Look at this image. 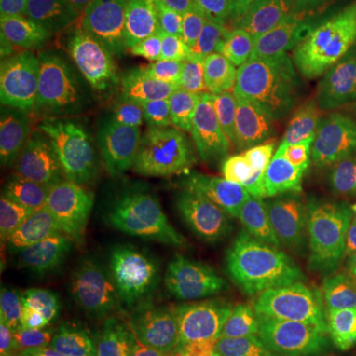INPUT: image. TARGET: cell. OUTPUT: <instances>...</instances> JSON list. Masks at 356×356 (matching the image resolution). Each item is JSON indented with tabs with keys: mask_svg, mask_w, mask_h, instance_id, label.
Returning <instances> with one entry per match:
<instances>
[{
	"mask_svg": "<svg viewBox=\"0 0 356 356\" xmlns=\"http://www.w3.org/2000/svg\"><path fill=\"white\" fill-rule=\"evenodd\" d=\"M337 16H343L346 20L356 24V0H313Z\"/></svg>",
	"mask_w": 356,
	"mask_h": 356,
	"instance_id": "cell-23",
	"label": "cell"
},
{
	"mask_svg": "<svg viewBox=\"0 0 356 356\" xmlns=\"http://www.w3.org/2000/svg\"><path fill=\"white\" fill-rule=\"evenodd\" d=\"M299 153L321 163L356 170V123L318 119L311 125L283 133Z\"/></svg>",
	"mask_w": 356,
	"mask_h": 356,
	"instance_id": "cell-16",
	"label": "cell"
},
{
	"mask_svg": "<svg viewBox=\"0 0 356 356\" xmlns=\"http://www.w3.org/2000/svg\"><path fill=\"white\" fill-rule=\"evenodd\" d=\"M133 99L166 156L194 184H216L238 168L242 159L224 105L165 54L137 67Z\"/></svg>",
	"mask_w": 356,
	"mask_h": 356,
	"instance_id": "cell-3",
	"label": "cell"
},
{
	"mask_svg": "<svg viewBox=\"0 0 356 356\" xmlns=\"http://www.w3.org/2000/svg\"><path fill=\"white\" fill-rule=\"evenodd\" d=\"M243 194L277 206L337 198L356 170L299 153L285 135L255 140L242 154Z\"/></svg>",
	"mask_w": 356,
	"mask_h": 356,
	"instance_id": "cell-11",
	"label": "cell"
},
{
	"mask_svg": "<svg viewBox=\"0 0 356 356\" xmlns=\"http://www.w3.org/2000/svg\"><path fill=\"white\" fill-rule=\"evenodd\" d=\"M0 58L2 74L26 93L48 102L83 95L105 72L103 65L48 30L2 32Z\"/></svg>",
	"mask_w": 356,
	"mask_h": 356,
	"instance_id": "cell-12",
	"label": "cell"
},
{
	"mask_svg": "<svg viewBox=\"0 0 356 356\" xmlns=\"http://www.w3.org/2000/svg\"><path fill=\"white\" fill-rule=\"evenodd\" d=\"M283 277L281 257L220 236L194 269L196 293L212 341L224 353L248 348L266 334Z\"/></svg>",
	"mask_w": 356,
	"mask_h": 356,
	"instance_id": "cell-7",
	"label": "cell"
},
{
	"mask_svg": "<svg viewBox=\"0 0 356 356\" xmlns=\"http://www.w3.org/2000/svg\"><path fill=\"white\" fill-rule=\"evenodd\" d=\"M79 121L65 102H44L10 117L0 137L2 210L67 226L77 175Z\"/></svg>",
	"mask_w": 356,
	"mask_h": 356,
	"instance_id": "cell-4",
	"label": "cell"
},
{
	"mask_svg": "<svg viewBox=\"0 0 356 356\" xmlns=\"http://www.w3.org/2000/svg\"><path fill=\"white\" fill-rule=\"evenodd\" d=\"M79 149L67 228L103 234L153 224L165 206V184L147 137L121 107H77Z\"/></svg>",
	"mask_w": 356,
	"mask_h": 356,
	"instance_id": "cell-1",
	"label": "cell"
},
{
	"mask_svg": "<svg viewBox=\"0 0 356 356\" xmlns=\"http://www.w3.org/2000/svg\"><path fill=\"white\" fill-rule=\"evenodd\" d=\"M344 250L356 257V177L337 196Z\"/></svg>",
	"mask_w": 356,
	"mask_h": 356,
	"instance_id": "cell-21",
	"label": "cell"
},
{
	"mask_svg": "<svg viewBox=\"0 0 356 356\" xmlns=\"http://www.w3.org/2000/svg\"><path fill=\"white\" fill-rule=\"evenodd\" d=\"M317 60L315 24L307 0H255L250 44L254 97H264Z\"/></svg>",
	"mask_w": 356,
	"mask_h": 356,
	"instance_id": "cell-13",
	"label": "cell"
},
{
	"mask_svg": "<svg viewBox=\"0 0 356 356\" xmlns=\"http://www.w3.org/2000/svg\"><path fill=\"white\" fill-rule=\"evenodd\" d=\"M323 74L315 62V65L287 77L271 91H267L261 97V103L269 111L289 115L299 123H315L323 109Z\"/></svg>",
	"mask_w": 356,
	"mask_h": 356,
	"instance_id": "cell-17",
	"label": "cell"
},
{
	"mask_svg": "<svg viewBox=\"0 0 356 356\" xmlns=\"http://www.w3.org/2000/svg\"><path fill=\"white\" fill-rule=\"evenodd\" d=\"M161 26L131 0H56L51 32L105 70L135 58Z\"/></svg>",
	"mask_w": 356,
	"mask_h": 356,
	"instance_id": "cell-10",
	"label": "cell"
},
{
	"mask_svg": "<svg viewBox=\"0 0 356 356\" xmlns=\"http://www.w3.org/2000/svg\"><path fill=\"white\" fill-rule=\"evenodd\" d=\"M32 346L51 356H127V341L99 277L65 261L30 329Z\"/></svg>",
	"mask_w": 356,
	"mask_h": 356,
	"instance_id": "cell-8",
	"label": "cell"
},
{
	"mask_svg": "<svg viewBox=\"0 0 356 356\" xmlns=\"http://www.w3.org/2000/svg\"><path fill=\"white\" fill-rule=\"evenodd\" d=\"M266 339L297 355L356 348V257L297 254L283 271Z\"/></svg>",
	"mask_w": 356,
	"mask_h": 356,
	"instance_id": "cell-5",
	"label": "cell"
},
{
	"mask_svg": "<svg viewBox=\"0 0 356 356\" xmlns=\"http://www.w3.org/2000/svg\"><path fill=\"white\" fill-rule=\"evenodd\" d=\"M18 356H51V355H46V353H42V350H38V348H34V346H30L28 350H24V353H20Z\"/></svg>",
	"mask_w": 356,
	"mask_h": 356,
	"instance_id": "cell-24",
	"label": "cell"
},
{
	"mask_svg": "<svg viewBox=\"0 0 356 356\" xmlns=\"http://www.w3.org/2000/svg\"><path fill=\"white\" fill-rule=\"evenodd\" d=\"M54 226L8 214L0 238V321L6 332L32 329L46 297L64 269Z\"/></svg>",
	"mask_w": 356,
	"mask_h": 356,
	"instance_id": "cell-9",
	"label": "cell"
},
{
	"mask_svg": "<svg viewBox=\"0 0 356 356\" xmlns=\"http://www.w3.org/2000/svg\"><path fill=\"white\" fill-rule=\"evenodd\" d=\"M131 2L147 16H151L161 28H165L168 20L175 16V13L186 0H131Z\"/></svg>",
	"mask_w": 356,
	"mask_h": 356,
	"instance_id": "cell-22",
	"label": "cell"
},
{
	"mask_svg": "<svg viewBox=\"0 0 356 356\" xmlns=\"http://www.w3.org/2000/svg\"><path fill=\"white\" fill-rule=\"evenodd\" d=\"M56 0H0L2 32H51Z\"/></svg>",
	"mask_w": 356,
	"mask_h": 356,
	"instance_id": "cell-20",
	"label": "cell"
},
{
	"mask_svg": "<svg viewBox=\"0 0 356 356\" xmlns=\"http://www.w3.org/2000/svg\"><path fill=\"white\" fill-rule=\"evenodd\" d=\"M323 74V109L318 119L355 121L356 123V72L339 70L317 60Z\"/></svg>",
	"mask_w": 356,
	"mask_h": 356,
	"instance_id": "cell-19",
	"label": "cell"
},
{
	"mask_svg": "<svg viewBox=\"0 0 356 356\" xmlns=\"http://www.w3.org/2000/svg\"><path fill=\"white\" fill-rule=\"evenodd\" d=\"M255 0H186L165 26L163 54L229 111L254 99L250 44Z\"/></svg>",
	"mask_w": 356,
	"mask_h": 356,
	"instance_id": "cell-6",
	"label": "cell"
},
{
	"mask_svg": "<svg viewBox=\"0 0 356 356\" xmlns=\"http://www.w3.org/2000/svg\"><path fill=\"white\" fill-rule=\"evenodd\" d=\"M287 238L297 254L337 255L344 250L337 198H317L280 206Z\"/></svg>",
	"mask_w": 356,
	"mask_h": 356,
	"instance_id": "cell-14",
	"label": "cell"
},
{
	"mask_svg": "<svg viewBox=\"0 0 356 356\" xmlns=\"http://www.w3.org/2000/svg\"><path fill=\"white\" fill-rule=\"evenodd\" d=\"M313 14L318 60L325 64L356 72V24L337 16L325 6L307 0Z\"/></svg>",
	"mask_w": 356,
	"mask_h": 356,
	"instance_id": "cell-18",
	"label": "cell"
},
{
	"mask_svg": "<svg viewBox=\"0 0 356 356\" xmlns=\"http://www.w3.org/2000/svg\"><path fill=\"white\" fill-rule=\"evenodd\" d=\"M228 240L259 254L280 255L289 242L285 214L277 204L243 194L228 216Z\"/></svg>",
	"mask_w": 356,
	"mask_h": 356,
	"instance_id": "cell-15",
	"label": "cell"
},
{
	"mask_svg": "<svg viewBox=\"0 0 356 356\" xmlns=\"http://www.w3.org/2000/svg\"><path fill=\"white\" fill-rule=\"evenodd\" d=\"M77 259L99 277L131 356H191L196 323L170 257L143 240L88 238Z\"/></svg>",
	"mask_w": 356,
	"mask_h": 356,
	"instance_id": "cell-2",
	"label": "cell"
}]
</instances>
